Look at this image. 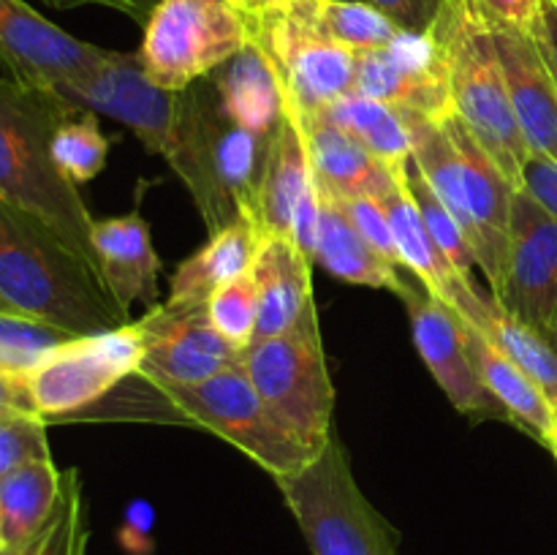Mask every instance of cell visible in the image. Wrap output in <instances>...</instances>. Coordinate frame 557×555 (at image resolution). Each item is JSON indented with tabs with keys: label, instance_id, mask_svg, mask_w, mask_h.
I'll return each mask as SVG.
<instances>
[{
	"label": "cell",
	"instance_id": "6da1fadb",
	"mask_svg": "<svg viewBox=\"0 0 557 555\" xmlns=\"http://www.w3.org/2000/svg\"><path fill=\"white\" fill-rule=\"evenodd\" d=\"M0 299L74 335H96L131 321L101 272L63 234L5 199H0Z\"/></svg>",
	"mask_w": 557,
	"mask_h": 555
},
{
	"label": "cell",
	"instance_id": "7a4b0ae2",
	"mask_svg": "<svg viewBox=\"0 0 557 555\" xmlns=\"http://www.w3.org/2000/svg\"><path fill=\"white\" fill-rule=\"evenodd\" d=\"M71 112L54 90L0 79V199L44 218L98 270L96 218L52 158L54 131Z\"/></svg>",
	"mask_w": 557,
	"mask_h": 555
},
{
	"label": "cell",
	"instance_id": "3957f363",
	"mask_svg": "<svg viewBox=\"0 0 557 555\" xmlns=\"http://www.w3.org/2000/svg\"><path fill=\"white\" fill-rule=\"evenodd\" d=\"M139 390L131 392V403L117 417L152 419V422H183L221 435L228 444L259 462L275 479L302 471L321 449L302 444L288 433L281 419L270 411L243 365L223 370L201 384H163L136 375Z\"/></svg>",
	"mask_w": 557,
	"mask_h": 555
},
{
	"label": "cell",
	"instance_id": "277c9868",
	"mask_svg": "<svg viewBox=\"0 0 557 555\" xmlns=\"http://www.w3.org/2000/svg\"><path fill=\"white\" fill-rule=\"evenodd\" d=\"M270 136L234 123L223 112L212 82L205 85L201 79L183 90L177 145L169 166L194 196L210 234L237 221L250 207Z\"/></svg>",
	"mask_w": 557,
	"mask_h": 555
},
{
	"label": "cell",
	"instance_id": "5b68a950",
	"mask_svg": "<svg viewBox=\"0 0 557 555\" xmlns=\"http://www.w3.org/2000/svg\"><path fill=\"white\" fill-rule=\"evenodd\" d=\"M433 33L446 54L451 112L517 188L531 150L515 118L493 27L468 0H444Z\"/></svg>",
	"mask_w": 557,
	"mask_h": 555
},
{
	"label": "cell",
	"instance_id": "8992f818",
	"mask_svg": "<svg viewBox=\"0 0 557 555\" xmlns=\"http://www.w3.org/2000/svg\"><path fill=\"white\" fill-rule=\"evenodd\" d=\"M275 482L313 555H400V536L362 493L335 430L302 471Z\"/></svg>",
	"mask_w": 557,
	"mask_h": 555
},
{
	"label": "cell",
	"instance_id": "52a82bcc",
	"mask_svg": "<svg viewBox=\"0 0 557 555\" xmlns=\"http://www.w3.org/2000/svg\"><path fill=\"white\" fill-rule=\"evenodd\" d=\"M239 365L288 433L313 449L326 444L335 414V386L321 341L315 299L292 330L250 343Z\"/></svg>",
	"mask_w": 557,
	"mask_h": 555
},
{
	"label": "cell",
	"instance_id": "ba28073f",
	"mask_svg": "<svg viewBox=\"0 0 557 555\" xmlns=\"http://www.w3.org/2000/svg\"><path fill=\"white\" fill-rule=\"evenodd\" d=\"M250 41L253 22L228 0H158L136 54L150 82L183 92Z\"/></svg>",
	"mask_w": 557,
	"mask_h": 555
},
{
	"label": "cell",
	"instance_id": "9c48e42d",
	"mask_svg": "<svg viewBox=\"0 0 557 555\" xmlns=\"http://www.w3.org/2000/svg\"><path fill=\"white\" fill-rule=\"evenodd\" d=\"M145 346L136 321L96 335H76L25 373L38 417L74 419L139 373Z\"/></svg>",
	"mask_w": 557,
	"mask_h": 555
},
{
	"label": "cell",
	"instance_id": "30bf717a",
	"mask_svg": "<svg viewBox=\"0 0 557 555\" xmlns=\"http://www.w3.org/2000/svg\"><path fill=\"white\" fill-rule=\"evenodd\" d=\"M253 41L267 52L286 98L302 114H319L354 92L357 52L330 41L299 11H275L253 25Z\"/></svg>",
	"mask_w": 557,
	"mask_h": 555
},
{
	"label": "cell",
	"instance_id": "8fae6325",
	"mask_svg": "<svg viewBox=\"0 0 557 555\" xmlns=\"http://www.w3.org/2000/svg\"><path fill=\"white\" fill-rule=\"evenodd\" d=\"M58 92L69 107L107 114L123 123L147 152L172 158L177 145L180 101L183 92H172L150 82L139 63V54L112 52L96 74L60 87Z\"/></svg>",
	"mask_w": 557,
	"mask_h": 555
},
{
	"label": "cell",
	"instance_id": "7c38bea8",
	"mask_svg": "<svg viewBox=\"0 0 557 555\" xmlns=\"http://www.w3.org/2000/svg\"><path fill=\"white\" fill-rule=\"evenodd\" d=\"M141 368L136 375L163 384H201L239 365L243 351L234 348L210 321L207 305L172 303L150 305L141 319Z\"/></svg>",
	"mask_w": 557,
	"mask_h": 555
},
{
	"label": "cell",
	"instance_id": "4fadbf2b",
	"mask_svg": "<svg viewBox=\"0 0 557 555\" xmlns=\"http://www.w3.org/2000/svg\"><path fill=\"white\" fill-rule=\"evenodd\" d=\"M354 92L430 120L455 114L446 54L433 30H403L389 47L359 52Z\"/></svg>",
	"mask_w": 557,
	"mask_h": 555
},
{
	"label": "cell",
	"instance_id": "5bb4252c",
	"mask_svg": "<svg viewBox=\"0 0 557 555\" xmlns=\"http://www.w3.org/2000/svg\"><path fill=\"white\" fill-rule=\"evenodd\" d=\"M397 297L403 299L411 319L413 343H417L419 357L428 365L430 375L438 381L444 395L449 397L451 406L466 417L476 419H506L498 400L487 392V386L479 379L476 368L468 357L466 337H462V319L449 303L430 294L417 278H406V286Z\"/></svg>",
	"mask_w": 557,
	"mask_h": 555
},
{
	"label": "cell",
	"instance_id": "9a60e30c",
	"mask_svg": "<svg viewBox=\"0 0 557 555\" xmlns=\"http://www.w3.org/2000/svg\"><path fill=\"white\" fill-rule=\"evenodd\" d=\"M112 49L71 36L25 0H0V63L11 79L44 90L96 74Z\"/></svg>",
	"mask_w": 557,
	"mask_h": 555
},
{
	"label": "cell",
	"instance_id": "2e32d148",
	"mask_svg": "<svg viewBox=\"0 0 557 555\" xmlns=\"http://www.w3.org/2000/svg\"><path fill=\"white\" fill-rule=\"evenodd\" d=\"M444 128L460 156L473 261L487 278L490 294L498 297L506 281V264H509L511 205H515L517 188L455 114L444 118Z\"/></svg>",
	"mask_w": 557,
	"mask_h": 555
},
{
	"label": "cell",
	"instance_id": "e0dca14e",
	"mask_svg": "<svg viewBox=\"0 0 557 555\" xmlns=\"http://www.w3.org/2000/svg\"><path fill=\"white\" fill-rule=\"evenodd\" d=\"M500 305L542 335L557 321V221L517 188Z\"/></svg>",
	"mask_w": 557,
	"mask_h": 555
},
{
	"label": "cell",
	"instance_id": "ac0fdd59",
	"mask_svg": "<svg viewBox=\"0 0 557 555\" xmlns=\"http://www.w3.org/2000/svg\"><path fill=\"white\" fill-rule=\"evenodd\" d=\"M283 103L297 118L299 131L308 147L310 169L321 196L335 201L357 199V196H384L395 185L397 172L375 158L368 147L359 145L351 134L337 128L321 114H302L283 92Z\"/></svg>",
	"mask_w": 557,
	"mask_h": 555
},
{
	"label": "cell",
	"instance_id": "d6986e66",
	"mask_svg": "<svg viewBox=\"0 0 557 555\" xmlns=\"http://www.w3.org/2000/svg\"><path fill=\"white\" fill-rule=\"evenodd\" d=\"M315 188L313 169H310L308 147L299 131L297 118L283 103V118L267 141L264 163H261L259 183H256L250 212L259 223L264 237H288L292 239L294 218L299 207ZM239 212V215H243Z\"/></svg>",
	"mask_w": 557,
	"mask_h": 555
},
{
	"label": "cell",
	"instance_id": "ffe728a7",
	"mask_svg": "<svg viewBox=\"0 0 557 555\" xmlns=\"http://www.w3.org/2000/svg\"><path fill=\"white\" fill-rule=\"evenodd\" d=\"M444 303H449L462 321H468L495 348H500L544 392L557 414V348L542 332L511 316L493 294H484L471 278H457Z\"/></svg>",
	"mask_w": 557,
	"mask_h": 555
},
{
	"label": "cell",
	"instance_id": "44dd1931",
	"mask_svg": "<svg viewBox=\"0 0 557 555\" xmlns=\"http://www.w3.org/2000/svg\"><path fill=\"white\" fill-rule=\"evenodd\" d=\"M511 107L531 152L557 161V87L531 36L493 30Z\"/></svg>",
	"mask_w": 557,
	"mask_h": 555
},
{
	"label": "cell",
	"instance_id": "7402d4cb",
	"mask_svg": "<svg viewBox=\"0 0 557 555\" xmlns=\"http://www.w3.org/2000/svg\"><path fill=\"white\" fill-rule=\"evenodd\" d=\"M92 245L103 283L120 308L131 313L134 303L156 305L161 259L150 226L139 212L92 223Z\"/></svg>",
	"mask_w": 557,
	"mask_h": 555
},
{
	"label": "cell",
	"instance_id": "603a6c76",
	"mask_svg": "<svg viewBox=\"0 0 557 555\" xmlns=\"http://www.w3.org/2000/svg\"><path fill=\"white\" fill-rule=\"evenodd\" d=\"M313 261L288 237H261L250 275L259 297L256 341L283 335L313 303Z\"/></svg>",
	"mask_w": 557,
	"mask_h": 555
},
{
	"label": "cell",
	"instance_id": "cb8c5ba5",
	"mask_svg": "<svg viewBox=\"0 0 557 555\" xmlns=\"http://www.w3.org/2000/svg\"><path fill=\"white\" fill-rule=\"evenodd\" d=\"M261 229L250 212L210 234L199 250L180 261L172 275V303L207 305L226 283L245 275L256 259L261 243Z\"/></svg>",
	"mask_w": 557,
	"mask_h": 555
},
{
	"label": "cell",
	"instance_id": "d4e9b609",
	"mask_svg": "<svg viewBox=\"0 0 557 555\" xmlns=\"http://www.w3.org/2000/svg\"><path fill=\"white\" fill-rule=\"evenodd\" d=\"M462 337H466L468 357H471L479 379L487 386L490 395L504 406V411L509 414V422L531 433L539 444L553 449L557 414L553 403L544 397V392L500 348H495L482 332L473 330L468 321H462Z\"/></svg>",
	"mask_w": 557,
	"mask_h": 555
},
{
	"label": "cell",
	"instance_id": "484cf974",
	"mask_svg": "<svg viewBox=\"0 0 557 555\" xmlns=\"http://www.w3.org/2000/svg\"><path fill=\"white\" fill-rule=\"evenodd\" d=\"M221 107L228 118L253 134L270 136L283 118V82L256 41L212 71Z\"/></svg>",
	"mask_w": 557,
	"mask_h": 555
},
{
	"label": "cell",
	"instance_id": "4316f807",
	"mask_svg": "<svg viewBox=\"0 0 557 555\" xmlns=\"http://www.w3.org/2000/svg\"><path fill=\"white\" fill-rule=\"evenodd\" d=\"M315 264L324 267L332 278L351 286L386 288L400 294L406 286L403 267L386 261L343 212L341 201L321 196L319 239H315Z\"/></svg>",
	"mask_w": 557,
	"mask_h": 555
},
{
	"label": "cell",
	"instance_id": "83f0119b",
	"mask_svg": "<svg viewBox=\"0 0 557 555\" xmlns=\"http://www.w3.org/2000/svg\"><path fill=\"white\" fill-rule=\"evenodd\" d=\"M406 166L408 163L395 169V185H392L384 196H379V199L381 205H384L386 218H389L403 270L411 272L430 294L446 299L451 283L462 275H457V272L451 270V264L444 259L438 245L430 237L428 226H424L422 221V212H419L417 201H413L411 190H408L406 185Z\"/></svg>",
	"mask_w": 557,
	"mask_h": 555
},
{
	"label": "cell",
	"instance_id": "f1b7e54d",
	"mask_svg": "<svg viewBox=\"0 0 557 555\" xmlns=\"http://www.w3.org/2000/svg\"><path fill=\"white\" fill-rule=\"evenodd\" d=\"M337 128L351 134L362 147H368L375 158L389 169L403 166L411 161L413 150V114L389 107L375 98L348 92V96L332 101L324 112H319Z\"/></svg>",
	"mask_w": 557,
	"mask_h": 555
},
{
	"label": "cell",
	"instance_id": "f546056e",
	"mask_svg": "<svg viewBox=\"0 0 557 555\" xmlns=\"http://www.w3.org/2000/svg\"><path fill=\"white\" fill-rule=\"evenodd\" d=\"M63 490V471L52 460L27 462L0 479V520L5 544L30 539L52 517Z\"/></svg>",
	"mask_w": 557,
	"mask_h": 555
},
{
	"label": "cell",
	"instance_id": "4dcf8cb0",
	"mask_svg": "<svg viewBox=\"0 0 557 555\" xmlns=\"http://www.w3.org/2000/svg\"><path fill=\"white\" fill-rule=\"evenodd\" d=\"M292 11L308 16L330 41L357 54L389 47L403 33L389 16H384L364 0H315V3Z\"/></svg>",
	"mask_w": 557,
	"mask_h": 555
},
{
	"label": "cell",
	"instance_id": "1f68e13d",
	"mask_svg": "<svg viewBox=\"0 0 557 555\" xmlns=\"http://www.w3.org/2000/svg\"><path fill=\"white\" fill-rule=\"evenodd\" d=\"M90 522L82 479L76 468L63 471V490L52 517L20 544H5L0 555H87Z\"/></svg>",
	"mask_w": 557,
	"mask_h": 555
},
{
	"label": "cell",
	"instance_id": "d6a6232c",
	"mask_svg": "<svg viewBox=\"0 0 557 555\" xmlns=\"http://www.w3.org/2000/svg\"><path fill=\"white\" fill-rule=\"evenodd\" d=\"M112 141L101 134L98 114L87 109H74L63 123L58 125L52 139L54 166L63 172L69 183L79 188L82 183H90L92 177L107 166Z\"/></svg>",
	"mask_w": 557,
	"mask_h": 555
},
{
	"label": "cell",
	"instance_id": "836d02e7",
	"mask_svg": "<svg viewBox=\"0 0 557 555\" xmlns=\"http://www.w3.org/2000/svg\"><path fill=\"white\" fill-rule=\"evenodd\" d=\"M71 337H76L74 332L36 316L0 310V370L16 375L30 373Z\"/></svg>",
	"mask_w": 557,
	"mask_h": 555
},
{
	"label": "cell",
	"instance_id": "e575fe53",
	"mask_svg": "<svg viewBox=\"0 0 557 555\" xmlns=\"http://www.w3.org/2000/svg\"><path fill=\"white\" fill-rule=\"evenodd\" d=\"M406 185L408 190H411L413 201H417L419 212H422V221L424 226H428L430 237L438 245V250L444 254V259L449 261L451 270L462 278H471L476 261H473V250L471 245H468L466 232H462L460 223L451 218V212L446 210L444 201L435 196V190L430 188V183L424 180V174L419 172L413 158L406 166Z\"/></svg>",
	"mask_w": 557,
	"mask_h": 555
},
{
	"label": "cell",
	"instance_id": "d590c367",
	"mask_svg": "<svg viewBox=\"0 0 557 555\" xmlns=\"http://www.w3.org/2000/svg\"><path fill=\"white\" fill-rule=\"evenodd\" d=\"M210 321L215 330L232 343L234 348L245 351L256 341V321H259V297L250 270L234 278L207 303Z\"/></svg>",
	"mask_w": 557,
	"mask_h": 555
},
{
	"label": "cell",
	"instance_id": "8d00e7d4",
	"mask_svg": "<svg viewBox=\"0 0 557 555\" xmlns=\"http://www.w3.org/2000/svg\"><path fill=\"white\" fill-rule=\"evenodd\" d=\"M52 460L47 439V419L38 414H5L0 417V479L27 462Z\"/></svg>",
	"mask_w": 557,
	"mask_h": 555
},
{
	"label": "cell",
	"instance_id": "74e56055",
	"mask_svg": "<svg viewBox=\"0 0 557 555\" xmlns=\"http://www.w3.org/2000/svg\"><path fill=\"white\" fill-rule=\"evenodd\" d=\"M343 212L351 218V223L357 226V232L384 256L386 261L392 264H400V256H397V245H395V234H392L389 218H386L384 205L375 196H357V199H346L341 201Z\"/></svg>",
	"mask_w": 557,
	"mask_h": 555
},
{
	"label": "cell",
	"instance_id": "f35d334b",
	"mask_svg": "<svg viewBox=\"0 0 557 555\" xmlns=\"http://www.w3.org/2000/svg\"><path fill=\"white\" fill-rule=\"evenodd\" d=\"M468 3L493 30H515L525 36H531L542 9V0H468Z\"/></svg>",
	"mask_w": 557,
	"mask_h": 555
},
{
	"label": "cell",
	"instance_id": "ab89813d",
	"mask_svg": "<svg viewBox=\"0 0 557 555\" xmlns=\"http://www.w3.org/2000/svg\"><path fill=\"white\" fill-rule=\"evenodd\" d=\"M364 3L389 16L406 33H430L444 9V0H364Z\"/></svg>",
	"mask_w": 557,
	"mask_h": 555
},
{
	"label": "cell",
	"instance_id": "60d3db41",
	"mask_svg": "<svg viewBox=\"0 0 557 555\" xmlns=\"http://www.w3.org/2000/svg\"><path fill=\"white\" fill-rule=\"evenodd\" d=\"M517 188L525 190L533 201H539L557 221V161L542 156V152H531L525 166H522Z\"/></svg>",
	"mask_w": 557,
	"mask_h": 555
},
{
	"label": "cell",
	"instance_id": "b9f144b4",
	"mask_svg": "<svg viewBox=\"0 0 557 555\" xmlns=\"http://www.w3.org/2000/svg\"><path fill=\"white\" fill-rule=\"evenodd\" d=\"M531 38L557 87V0H542V9H539V20L533 25Z\"/></svg>",
	"mask_w": 557,
	"mask_h": 555
},
{
	"label": "cell",
	"instance_id": "7bdbcfd3",
	"mask_svg": "<svg viewBox=\"0 0 557 555\" xmlns=\"http://www.w3.org/2000/svg\"><path fill=\"white\" fill-rule=\"evenodd\" d=\"M5 414H36L25 375L0 370V417Z\"/></svg>",
	"mask_w": 557,
	"mask_h": 555
},
{
	"label": "cell",
	"instance_id": "ee69618b",
	"mask_svg": "<svg viewBox=\"0 0 557 555\" xmlns=\"http://www.w3.org/2000/svg\"><path fill=\"white\" fill-rule=\"evenodd\" d=\"M228 3L243 11L253 25L275 11H292V0H228Z\"/></svg>",
	"mask_w": 557,
	"mask_h": 555
},
{
	"label": "cell",
	"instance_id": "f6af8a7d",
	"mask_svg": "<svg viewBox=\"0 0 557 555\" xmlns=\"http://www.w3.org/2000/svg\"><path fill=\"white\" fill-rule=\"evenodd\" d=\"M103 5H109V9L114 11H123L125 16H131L134 22L145 25L147 16H150L152 9L158 5V0H107Z\"/></svg>",
	"mask_w": 557,
	"mask_h": 555
},
{
	"label": "cell",
	"instance_id": "bcb514c9",
	"mask_svg": "<svg viewBox=\"0 0 557 555\" xmlns=\"http://www.w3.org/2000/svg\"><path fill=\"white\" fill-rule=\"evenodd\" d=\"M47 5H52V9H79V5H90V3H98L103 5L107 0H44Z\"/></svg>",
	"mask_w": 557,
	"mask_h": 555
},
{
	"label": "cell",
	"instance_id": "7dc6e473",
	"mask_svg": "<svg viewBox=\"0 0 557 555\" xmlns=\"http://www.w3.org/2000/svg\"><path fill=\"white\" fill-rule=\"evenodd\" d=\"M544 337H547V341L553 343V346L557 348V321H555L553 326H549V330H547V335H544Z\"/></svg>",
	"mask_w": 557,
	"mask_h": 555
},
{
	"label": "cell",
	"instance_id": "c3c4849f",
	"mask_svg": "<svg viewBox=\"0 0 557 555\" xmlns=\"http://www.w3.org/2000/svg\"><path fill=\"white\" fill-rule=\"evenodd\" d=\"M315 3V0H292V9H302V5Z\"/></svg>",
	"mask_w": 557,
	"mask_h": 555
},
{
	"label": "cell",
	"instance_id": "681fc988",
	"mask_svg": "<svg viewBox=\"0 0 557 555\" xmlns=\"http://www.w3.org/2000/svg\"><path fill=\"white\" fill-rule=\"evenodd\" d=\"M5 547V539H3V520H0V550Z\"/></svg>",
	"mask_w": 557,
	"mask_h": 555
},
{
	"label": "cell",
	"instance_id": "f907efd6",
	"mask_svg": "<svg viewBox=\"0 0 557 555\" xmlns=\"http://www.w3.org/2000/svg\"><path fill=\"white\" fill-rule=\"evenodd\" d=\"M0 310H11V308H9V305H5V303H3V299H0ZM16 313H20V310H16Z\"/></svg>",
	"mask_w": 557,
	"mask_h": 555
},
{
	"label": "cell",
	"instance_id": "816d5d0a",
	"mask_svg": "<svg viewBox=\"0 0 557 555\" xmlns=\"http://www.w3.org/2000/svg\"><path fill=\"white\" fill-rule=\"evenodd\" d=\"M553 455L557 457V433H555V441H553Z\"/></svg>",
	"mask_w": 557,
	"mask_h": 555
}]
</instances>
